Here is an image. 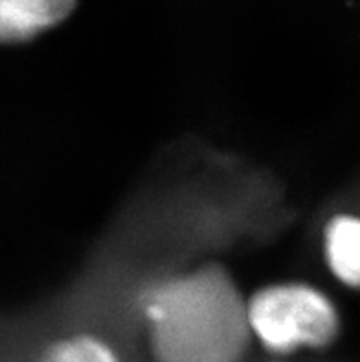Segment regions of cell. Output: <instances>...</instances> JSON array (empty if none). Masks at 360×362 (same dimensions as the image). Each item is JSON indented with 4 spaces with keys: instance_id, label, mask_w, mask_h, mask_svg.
<instances>
[{
    "instance_id": "obj_2",
    "label": "cell",
    "mask_w": 360,
    "mask_h": 362,
    "mask_svg": "<svg viewBox=\"0 0 360 362\" xmlns=\"http://www.w3.org/2000/svg\"><path fill=\"white\" fill-rule=\"evenodd\" d=\"M254 337L272 354L322 349L340 333V317L327 294L309 284L287 281L261 287L248 298Z\"/></svg>"
},
{
    "instance_id": "obj_1",
    "label": "cell",
    "mask_w": 360,
    "mask_h": 362,
    "mask_svg": "<svg viewBox=\"0 0 360 362\" xmlns=\"http://www.w3.org/2000/svg\"><path fill=\"white\" fill-rule=\"evenodd\" d=\"M141 311L156 362H239L254 335L248 300L219 263L153 285Z\"/></svg>"
},
{
    "instance_id": "obj_5",
    "label": "cell",
    "mask_w": 360,
    "mask_h": 362,
    "mask_svg": "<svg viewBox=\"0 0 360 362\" xmlns=\"http://www.w3.org/2000/svg\"><path fill=\"white\" fill-rule=\"evenodd\" d=\"M39 362H120V358L103 340L78 335L48 346Z\"/></svg>"
},
{
    "instance_id": "obj_3",
    "label": "cell",
    "mask_w": 360,
    "mask_h": 362,
    "mask_svg": "<svg viewBox=\"0 0 360 362\" xmlns=\"http://www.w3.org/2000/svg\"><path fill=\"white\" fill-rule=\"evenodd\" d=\"M76 0H0V37L8 45L30 41L63 23Z\"/></svg>"
},
{
    "instance_id": "obj_4",
    "label": "cell",
    "mask_w": 360,
    "mask_h": 362,
    "mask_svg": "<svg viewBox=\"0 0 360 362\" xmlns=\"http://www.w3.org/2000/svg\"><path fill=\"white\" fill-rule=\"evenodd\" d=\"M324 252L337 280L360 289V217L337 216L324 234Z\"/></svg>"
}]
</instances>
